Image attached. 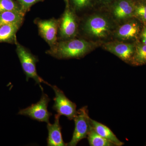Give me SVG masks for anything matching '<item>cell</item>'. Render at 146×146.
<instances>
[{
	"label": "cell",
	"instance_id": "cb8c5ba5",
	"mask_svg": "<svg viewBox=\"0 0 146 146\" xmlns=\"http://www.w3.org/2000/svg\"><path fill=\"white\" fill-rule=\"evenodd\" d=\"M67 4L68 3V2H69V0H64Z\"/></svg>",
	"mask_w": 146,
	"mask_h": 146
},
{
	"label": "cell",
	"instance_id": "603a6c76",
	"mask_svg": "<svg viewBox=\"0 0 146 146\" xmlns=\"http://www.w3.org/2000/svg\"><path fill=\"white\" fill-rule=\"evenodd\" d=\"M112 0H100V1L104 3H107L111 1Z\"/></svg>",
	"mask_w": 146,
	"mask_h": 146
},
{
	"label": "cell",
	"instance_id": "30bf717a",
	"mask_svg": "<svg viewBox=\"0 0 146 146\" xmlns=\"http://www.w3.org/2000/svg\"><path fill=\"white\" fill-rule=\"evenodd\" d=\"M60 115L56 114L54 116V122L53 124L47 123L48 130L47 145L48 146H65L67 144L63 141L61 132V126L59 122Z\"/></svg>",
	"mask_w": 146,
	"mask_h": 146
},
{
	"label": "cell",
	"instance_id": "44dd1931",
	"mask_svg": "<svg viewBox=\"0 0 146 146\" xmlns=\"http://www.w3.org/2000/svg\"><path fill=\"white\" fill-rule=\"evenodd\" d=\"M75 8L78 10L82 9L90 4L91 0H72Z\"/></svg>",
	"mask_w": 146,
	"mask_h": 146
},
{
	"label": "cell",
	"instance_id": "7a4b0ae2",
	"mask_svg": "<svg viewBox=\"0 0 146 146\" xmlns=\"http://www.w3.org/2000/svg\"><path fill=\"white\" fill-rule=\"evenodd\" d=\"M16 52L23 70L26 76L27 81H28L30 78H32L36 84H39L41 88H42L41 83L45 84L50 86V84L44 80L37 74L36 63L38 62V60L36 56L18 42H16Z\"/></svg>",
	"mask_w": 146,
	"mask_h": 146
},
{
	"label": "cell",
	"instance_id": "2e32d148",
	"mask_svg": "<svg viewBox=\"0 0 146 146\" xmlns=\"http://www.w3.org/2000/svg\"><path fill=\"white\" fill-rule=\"evenodd\" d=\"M130 63L136 66L146 64V45L138 44L135 46V52Z\"/></svg>",
	"mask_w": 146,
	"mask_h": 146
},
{
	"label": "cell",
	"instance_id": "52a82bcc",
	"mask_svg": "<svg viewBox=\"0 0 146 146\" xmlns=\"http://www.w3.org/2000/svg\"><path fill=\"white\" fill-rule=\"evenodd\" d=\"M39 33L50 46L56 44L58 22L54 19L40 20L37 23Z\"/></svg>",
	"mask_w": 146,
	"mask_h": 146
},
{
	"label": "cell",
	"instance_id": "7c38bea8",
	"mask_svg": "<svg viewBox=\"0 0 146 146\" xmlns=\"http://www.w3.org/2000/svg\"><path fill=\"white\" fill-rule=\"evenodd\" d=\"M140 31V26L137 21H129L119 28L115 36L122 40L133 39L137 38Z\"/></svg>",
	"mask_w": 146,
	"mask_h": 146
},
{
	"label": "cell",
	"instance_id": "ac0fdd59",
	"mask_svg": "<svg viewBox=\"0 0 146 146\" xmlns=\"http://www.w3.org/2000/svg\"><path fill=\"white\" fill-rule=\"evenodd\" d=\"M7 11L24 12L21 6L13 0H0V13Z\"/></svg>",
	"mask_w": 146,
	"mask_h": 146
},
{
	"label": "cell",
	"instance_id": "e0dca14e",
	"mask_svg": "<svg viewBox=\"0 0 146 146\" xmlns=\"http://www.w3.org/2000/svg\"><path fill=\"white\" fill-rule=\"evenodd\" d=\"M89 145L91 146H113L111 142L102 137L97 133L93 127L87 137Z\"/></svg>",
	"mask_w": 146,
	"mask_h": 146
},
{
	"label": "cell",
	"instance_id": "9a60e30c",
	"mask_svg": "<svg viewBox=\"0 0 146 146\" xmlns=\"http://www.w3.org/2000/svg\"><path fill=\"white\" fill-rule=\"evenodd\" d=\"M26 13L15 11H7L0 13V27L4 25L23 23Z\"/></svg>",
	"mask_w": 146,
	"mask_h": 146
},
{
	"label": "cell",
	"instance_id": "8992f818",
	"mask_svg": "<svg viewBox=\"0 0 146 146\" xmlns=\"http://www.w3.org/2000/svg\"><path fill=\"white\" fill-rule=\"evenodd\" d=\"M54 91V104L52 106L54 110L60 116H65L69 119H74L76 115V105L69 99L62 90L55 85H50Z\"/></svg>",
	"mask_w": 146,
	"mask_h": 146
},
{
	"label": "cell",
	"instance_id": "d4e9b609",
	"mask_svg": "<svg viewBox=\"0 0 146 146\" xmlns=\"http://www.w3.org/2000/svg\"><path fill=\"white\" fill-rule=\"evenodd\" d=\"M146 2V0H145Z\"/></svg>",
	"mask_w": 146,
	"mask_h": 146
},
{
	"label": "cell",
	"instance_id": "9c48e42d",
	"mask_svg": "<svg viewBox=\"0 0 146 146\" xmlns=\"http://www.w3.org/2000/svg\"><path fill=\"white\" fill-rule=\"evenodd\" d=\"M76 20L74 14L69 8L63 13L60 26V34L62 38L67 39L74 36L77 31Z\"/></svg>",
	"mask_w": 146,
	"mask_h": 146
},
{
	"label": "cell",
	"instance_id": "5bb4252c",
	"mask_svg": "<svg viewBox=\"0 0 146 146\" xmlns=\"http://www.w3.org/2000/svg\"><path fill=\"white\" fill-rule=\"evenodd\" d=\"M21 23H13L0 27V43H16V34Z\"/></svg>",
	"mask_w": 146,
	"mask_h": 146
},
{
	"label": "cell",
	"instance_id": "5b68a950",
	"mask_svg": "<svg viewBox=\"0 0 146 146\" xmlns=\"http://www.w3.org/2000/svg\"><path fill=\"white\" fill-rule=\"evenodd\" d=\"M41 89L42 91V96L39 101L27 108L20 110L18 114L28 117L38 121L47 123L49 122L50 117L52 115V113L49 112L48 110V105L50 99L47 94L44 93L43 88Z\"/></svg>",
	"mask_w": 146,
	"mask_h": 146
},
{
	"label": "cell",
	"instance_id": "7402d4cb",
	"mask_svg": "<svg viewBox=\"0 0 146 146\" xmlns=\"http://www.w3.org/2000/svg\"><path fill=\"white\" fill-rule=\"evenodd\" d=\"M141 36L142 44L146 45V27H145L142 31Z\"/></svg>",
	"mask_w": 146,
	"mask_h": 146
},
{
	"label": "cell",
	"instance_id": "ffe728a7",
	"mask_svg": "<svg viewBox=\"0 0 146 146\" xmlns=\"http://www.w3.org/2000/svg\"><path fill=\"white\" fill-rule=\"evenodd\" d=\"M25 12L28 11L32 6L35 4L42 1L44 0H16Z\"/></svg>",
	"mask_w": 146,
	"mask_h": 146
},
{
	"label": "cell",
	"instance_id": "ba28073f",
	"mask_svg": "<svg viewBox=\"0 0 146 146\" xmlns=\"http://www.w3.org/2000/svg\"><path fill=\"white\" fill-rule=\"evenodd\" d=\"M104 48L127 63H130L135 50V46L133 44L118 42L107 43L104 45Z\"/></svg>",
	"mask_w": 146,
	"mask_h": 146
},
{
	"label": "cell",
	"instance_id": "3957f363",
	"mask_svg": "<svg viewBox=\"0 0 146 146\" xmlns=\"http://www.w3.org/2000/svg\"><path fill=\"white\" fill-rule=\"evenodd\" d=\"M112 23L109 18L100 14L92 15L86 20L84 31L89 36L96 38L107 37L112 31Z\"/></svg>",
	"mask_w": 146,
	"mask_h": 146
},
{
	"label": "cell",
	"instance_id": "4fadbf2b",
	"mask_svg": "<svg viewBox=\"0 0 146 146\" xmlns=\"http://www.w3.org/2000/svg\"><path fill=\"white\" fill-rule=\"evenodd\" d=\"M92 127L97 133L108 141L111 142L115 146H121L123 143L120 141L112 131L105 125L91 119Z\"/></svg>",
	"mask_w": 146,
	"mask_h": 146
},
{
	"label": "cell",
	"instance_id": "d6986e66",
	"mask_svg": "<svg viewBox=\"0 0 146 146\" xmlns=\"http://www.w3.org/2000/svg\"><path fill=\"white\" fill-rule=\"evenodd\" d=\"M133 16L146 24V3L135 4Z\"/></svg>",
	"mask_w": 146,
	"mask_h": 146
},
{
	"label": "cell",
	"instance_id": "6da1fadb",
	"mask_svg": "<svg viewBox=\"0 0 146 146\" xmlns=\"http://www.w3.org/2000/svg\"><path fill=\"white\" fill-rule=\"evenodd\" d=\"M94 46L93 43L83 39H71L56 44L46 53L58 59L79 58L91 51Z\"/></svg>",
	"mask_w": 146,
	"mask_h": 146
},
{
	"label": "cell",
	"instance_id": "8fae6325",
	"mask_svg": "<svg viewBox=\"0 0 146 146\" xmlns=\"http://www.w3.org/2000/svg\"><path fill=\"white\" fill-rule=\"evenodd\" d=\"M135 4L131 0H119L112 8V13L119 20L127 19L133 16Z\"/></svg>",
	"mask_w": 146,
	"mask_h": 146
},
{
	"label": "cell",
	"instance_id": "277c9868",
	"mask_svg": "<svg viewBox=\"0 0 146 146\" xmlns=\"http://www.w3.org/2000/svg\"><path fill=\"white\" fill-rule=\"evenodd\" d=\"M75 128L71 141L67 146H76L80 141L87 138L92 128L91 118L89 115L87 106H84L77 111L74 119Z\"/></svg>",
	"mask_w": 146,
	"mask_h": 146
}]
</instances>
